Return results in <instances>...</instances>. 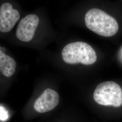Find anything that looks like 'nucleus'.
Returning a JSON list of instances; mask_svg holds the SVG:
<instances>
[{"instance_id":"f257e3e1","label":"nucleus","mask_w":122,"mask_h":122,"mask_svg":"<svg viewBox=\"0 0 122 122\" xmlns=\"http://www.w3.org/2000/svg\"><path fill=\"white\" fill-rule=\"evenodd\" d=\"M85 20L90 30L103 37L113 36L118 30L116 20L100 9L93 8L88 10L85 15Z\"/></svg>"},{"instance_id":"f03ea898","label":"nucleus","mask_w":122,"mask_h":122,"mask_svg":"<svg viewBox=\"0 0 122 122\" xmlns=\"http://www.w3.org/2000/svg\"><path fill=\"white\" fill-rule=\"evenodd\" d=\"M62 58L66 63L74 64L82 63L92 65L96 62L97 55L91 46L83 42H76L67 44L61 52Z\"/></svg>"},{"instance_id":"7ed1b4c3","label":"nucleus","mask_w":122,"mask_h":122,"mask_svg":"<svg viewBox=\"0 0 122 122\" xmlns=\"http://www.w3.org/2000/svg\"><path fill=\"white\" fill-rule=\"evenodd\" d=\"M24 13L17 0H0V35L11 33Z\"/></svg>"},{"instance_id":"20e7f679","label":"nucleus","mask_w":122,"mask_h":122,"mask_svg":"<svg viewBox=\"0 0 122 122\" xmlns=\"http://www.w3.org/2000/svg\"><path fill=\"white\" fill-rule=\"evenodd\" d=\"M93 97L99 105L119 107L122 105V88L113 81L103 82L97 86Z\"/></svg>"},{"instance_id":"39448f33","label":"nucleus","mask_w":122,"mask_h":122,"mask_svg":"<svg viewBox=\"0 0 122 122\" xmlns=\"http://www.w3.org/2000/svg\"><path fill=\"white\" fill-rule=\"evenodd\" d=\"M41 23V18L38 14L25 12L15 27L14 37L23 43H30L34 39Z\"/></svg>"},{"instance_id":"423d86ee","label":"nucleus","mask_w":122,"mask_h":122,"mask_svg":"<svg viewBox=\"0 0 122 122\" xmlns=\"http://www.w3.org/2000/svg\"><path fill=\"white\" fill-rule=\"evenodd\" d=\"M59 101L58 94L54 90L48 88L35 101L34 109L40 113L48 112L56 107Z\"/></svg>"},{"instance_id":"0eeeda50","label":"nucleus","mask_w":122,"mask_h":122,"mask_svg":"<svg viewBox=\"0 0 122 122\" xmlns=\"http://www.w3.org/2000/svg\"><path fill=\"white\" fill-rule=\"evenodd\" d=\"M5 52V48L0 46V71L5 76L9 77L15 71L16 62Z\"/></svg>"},{"instance_id":"6e6552de","label":"nucleus","mask_w":122,"mask_h":122,"mask_svg":"<svg viewBox=\"0 0 122 122\" xmlns=\"http://www.w3.org/2000/svg\"><path fill=\"white\" fill-rule=\"evenodd\" d=\"M9 117L7 111L4 107L0 106V120L5 121Z\"/></svg>"},{"instance_id":"1a4fd4ad","label":"nucleus","mask_w":122,"mask_h":122,"mask_svg":"<svg viewBox=\"0 0 122 122\" xmlns=\"http://www.w3.org/2000/svg\"><path fill=\"white\" fill-rule=\"evenodd\" d=\"M119 58H120V60H121V61H122V48H121L120 51H119Z\"/></svg>"}]
</instances>
